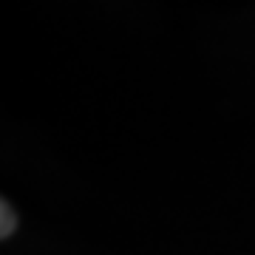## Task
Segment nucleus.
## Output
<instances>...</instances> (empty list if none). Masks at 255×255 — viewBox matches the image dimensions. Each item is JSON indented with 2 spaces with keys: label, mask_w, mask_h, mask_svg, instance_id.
<instances>
[{
  "label": "nucleus",
  "mask_w": 255,
  "mask_h": 255,
  "mask_svg": "<svg viewBox=\"0 0 255 255\" xmlns=\"http://www.w3.org/2000/svg\"><path fill=\"white\" fill-rule=\"evenodd\" d=\"M11 230H14V213H11V207L3 201V230H0V233H3V238L9 236Z\"/></svg>",
  "instance_id": "f257e3e1"
}]
</instances>
